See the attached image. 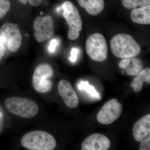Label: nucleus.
Returning a JSON list of instances; mask_svg holds the SVG:
<instances>
[{
    "label": "nucleus",
    "instance_id": "nucleus-16",
    "mask_svg": "<svg viewBox=\"0 0 150 150\" xmlns=\"http://www.w3.org/2000/svg\"><path fill=\"white\" fill-rule=\"evenodd\" d=\"M137 75V76L134 78V80L130 84V87L133 88L134 91L139 92L142 90L144 82L150 84V68L141 70Z\"/></svg>",
    "mask_w": 150,
    "mask_h": 150
},
{
    "label": "nucleus",
    "instance_id": "nucleus-21",
    "mask_svg": "<svg viewBox=\"0 0 150 150\" xmlns=\"http://www.w3.org/2000/svg\"><path fill=\"white\" fill-rule=\"evenodd\" d=\"M79 49L77 48H73L71 51V56L69 58V60L72 63H75L76 61L78 54L79 53Z\"/></svg>",
    "mask_w": 150,
    "mask_h": 150
},
{
    "label": "nucleus",
    "instance_id": "nucleus-2",
    "mask_svg": "<svg viewBox=\"0 0 150 150\" xmlns=\"http://www.w3.org/2000/svg\"><path fill=\"white\" fill-rule=\"evenodd\" d=\"M23 147L30 150H53L57 143L54 137L46 131H30L25 134L21 139Z\"/></svg>",
    "mask_w": 150,
    "mask_h": 150
},
{
    "label": "nucleus",
    "instance_id": "nucleus-12",
    "mask_svg": "<svg viewBox=\"0 0 150 150\" xmlns=\"http://www.w3.org/2000/svg\"><path fill=\"white\" fill-rule=\"evenodd\" d=\"M134 139L141 142L150 137V114L145 115L138 120L133 127Z\"/></svg>",
    "mask_w": 150,
    "mask_h": 150
},
{
    "label": "nucleus",
    "instance_id": "nucleus-22",
    "mask_svg": "<svg viewBox=\"0 0 150 150\" xmlns=\"http://www.w3.org/2000/svg\"><path fill=\"white\" fill-rule=\"evenodd\" d=\"M58 44V41L56 39H54L51 40L50 45L48 47V50L51 53H53L56 50V46Z\"/></svg>",
    "mask_w": 150,
    "mask_h": 150
},
{
    "label": "nucleus",
    "instance_id": "nucleus-14",
    "mask_svg": "<svg viewBox=\"0 0 150 150\" xmlns=\"http://www.w3.org/2000/svg\"><path fill=\"white\" fill-rule=\"evenodd\" d=\"M81 7L91 16H97L104 8V0H77Z\"/></svg>",
    "mask_w": 150,
    "mask_h": 150
},
{
    "label": "nucleus",
    "instance_id": "nucleus-24",
    "mask_svg": "<svg viewBox=\"0 0 150 150\" xmlns=\"http://www.w3.org/2000/svg\"><path fill=\"white\" fill-rule=\"evenodd\" d=\"M6 48L4 43L0 41V61L2 59L5 54Z\"/></svg>",
    "mask_w": 150,
    "mask_h": 150
},
{
    "label": "nucleus",
    "instance_id": "nucleus-9",
    "mask_svg": "<svg viewBox=\"0 0 150 150\" xmlns=\"http://www.w3.org/2000/svg\"><path fill=\"white\" fill-rule=\"evenodd\" d=\"M1 35L5 38L6 44L10 51H18L21 45L22 37L20 30L16 24L5 23L0 28Z\"/></svg>",
    "mask_w": 150,
    "mask_h": 150
},
{
    "label": "nucleus",
    "instance_id": "nucleus-19",
    "mask_svg": "<svg viewBox=\"0 0 150 150\" xmlns=\"http://www.w3.org/2000/svg\"><path fill=\"white\" fill-rule=\"evenodd\" d=\"M11 7V3L9 0H0V19L5 16Z\"/></svg>",
    "mask_w": 150,
    "mask_h": 150
},
{
    "label": "nucleus",
    "instance_id": "nucleus-10",
    "mask_svg": "<svg viewBox=\"0 0 150 150\" xmlns=\"http://www.w3.org/2000/svg\"><path fill=\"white\" fill-rule=\"evenodd\" d=\"M58 89L59 94L67 106L72 108L77 107L79 97L69 82L65 80L59 81Z\"/></svg>",
    "mask_w": 150,
    "mask_h": 150
},
{
    "label": "nucleus",
    "instance_id": "nucleus-25",
    "mask_svg": "<svg viewBox=\"0 0 150 150\" xmlns=\"http://www.w3.org/2000/svg\"><path fill=\"white\" fill-rule=\"evenodd\" d=\"M16 1H18L21 4L23 5H25L27 4L28 3V0H16Z\"/></svg>",
    "mask_w": 150,
    "mask_h": 150
},
{
    "label": "nucleus",
    "instance_id": "nucleus-8",
    "mask_svg": "<svg viewBox=\"0 0 150 150\" xmlns=\"http://www.w3.org/2000/svg\"><path fill=\"white\" fill-rule=\"evenodd\" d=\"M122 104L118 100L113 98L105 103L97 115V120L99 123L109 125L117 120L121 115Z\"/></svg>",
    "mask_w": 150,
    "mask_h": 150
},
{
    "label": "nucleus",
    "instance_id": "nucleus-7",
    "mask_svg": "<svg viewBox=\"0 0 150 150\" xmlns=\"http://www.w3.org/2000/svg\"><path fill=\"white\" fill-rule=\"evenodd\" d=\"M33 27L35 39L39 43L45 42L54 36V22L51 16L37 17L34 21Z\"/></svg>",
    "mask_w": 150,
    "mask_h": 150
},
{
    "label": "nucleus",
    "instance_id": "nucleus-6",
    "mask_svg": "<svg viewBox=\"0 0 150 150\" xmlns=\"http://www.w3.org/2000/svg\"><path fill=\"white\" fill-rule=\"evenodd\" d=\"M54 74V69L50 65L43 64L38 66L33 76L32 83L34 89L40 93L50 91L53 86L50 79Z\"/></svg>",
    "mask_w": 150,
    "mask_h": 150
},
{
    "label": "nucleus",
    "instance_id": "nucleus-23",
    "mask_svg": "<svg viewBox=\"0 0 150 150\" xmlns=\"http://www.w3.org/2000/svg\"><path fill=\"white\" fill-rule=\"evenodd\" d=\"M28 4L32 6L37 7L40 5L43 0H28Z\"/></svg>",
    "mask_w": 150,
    "mask_h": 150
},
{
    "label": "nucleus",
    "instance_id": "nucleus-4",
    "mask_svg": "<svg viewBox=\"0 0 150 150\" xmlns=\"http://www.w3.org/2000/svg\"><path fill=\"white\" fill-rule=\"evenodd\" d=\"M63 16L69 25L68 38L71 40H75L80 36L82 29L83 22L77 8L70 1L64 2L62 5Z\"/></svg>",
    "mask_w": 150,
    "mask_h": 150
},
{
    "label": "nucleus",
    "instance_id": "nucleus-17",
    "mask_svg": "<svg viewBox=\"0 0 150 150\" xmlns=\"http://www.w3.org/2000/svg\"><path fill=\"white\" fill-rule=\"evenodd\" d=\"M122 2L123 6L128 9L150 5V0H122Z\"/></svg>",
    "mask_w": 150,
    "mask_h": 150
},
{
    "label": "nucleus",
    "instance_id": "nucleus-18",
    "mask_svg": "<svg viewBox=\"0 0 150 150\" xmlns=\"http://www.w3.org/2000/svg\"><path fill=\"white\" fill-rule=\"evenodd\" d=\"M78 88L81 90H85L94 98L100 99V95L96 91L94 87L89 84L88 81H82L78 85Z\"/></svg>",
    "mask_w": 150,
    "mask_h": 150
},
{
    "label": "nucleus",
    "instance_id": "nucleus-3",
    "mask_svg": "<svg viewBox=\"0 0 150 150\" xmlns=\"http://www.w3.org/2000/svg\"><path fill=\"white\" fill-rule=\"evenodd\" d=\"M4 104L8 112L23 118H33L39 111L37 103L25 98L11 97L6 99Z\"/></svg>",
    "mask_w": 150,
    "mask_h": 150
},
{
    "label": "nucleus",
    "instance_id": "nucleus-5",
    "mask_svg": "<svg viewBox=\"0 0 150 150\" xmlns=\"http://www.w3.org/2000/svg\"><path fill=\"white\" fill-rule=\"evenodd\" d=\"M87 54L90 59L98 62H104L108 56L106 40L102 34L95 33L90 35L86 41Z\"/></svg>",
    "mask_w": 150,
    "mask_h": 150
},
{
    "label": "nucleus",
    "instance_id": "nucleus-20",
    "mask_svg": "<svg viewBox=\"0 0 150 150\" xmlns=\"http://www.w3.org/2000/svg\"><path fill=\"white\" fill-rule=\"evenodd\" d=\"M140 150H150V137L141 142Z\"/></svg>",
    "mask_w": 150,
    "mask_h": 150
},
{
    "label": "nucleus",
    "instance_id": "nucleus-13",
    "mask_svg": "<svg viewBox=\"0 0 150 150\" xmlns=\"http://www.w3.org/2000/svg\"><path fill=\"white\" fill-rule=\"evenodd\" d=\"M118 66L125 70L129 76H136L143 68L142 61L135 57L123 59L119 62Z\"/></svg>",
    "mask_w": 150,
    "mask_h": 150
},
{
    "label": "nucleus",
    "instance_id": "nucleus-1",
    "mask_svg": "<svg viewBox=\"0 0 150 150\" xmlns=\"http://www.w3.org/2000/svg\"><path fill=\"white\" fill-rule=\"evenodd\" d=\"M110 47L114 56L121 59L136 57L141 52V47L134 38L126 33L115 35L110 41Z\"/></svg>",
    "mask_w": 150,
    "mask_h": 150
},
{
    "label": "nucleus",
    "instance_id": "nucleus-15",
    "mask_svg": "<svg viewBox=\"0 0 150 150\" xmlns=\"http://www.w3.org/2000/svg\"><path fill=\"white\" fill-rule=\"evenodd\" d=\"M131 17L132 21L140 24H150V5L133 9Z\"/></svg>",
    "mask_w": 150,
    "mask_h": 150
},
{
    "label": "nucleus",
    "instance_id": "nucleus-11",
    "mask_svg": "<svg viewBox=\"0 0 150 150\" xmlns=\"http://www.w3.org/2000/svg\"><path fill=\"white\" fill-rule=\"evenodd\" d=\"M110 140L100 134H92L84 140L81 145L82 150H107L110 147Z\"/></svg>",
    "mask_w": 150,
    "mask_h": 150
}]
</instances>
